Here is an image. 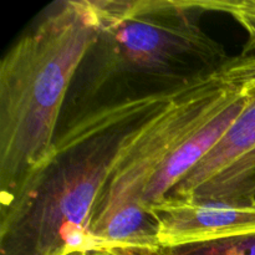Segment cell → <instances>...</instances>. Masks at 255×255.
<instances>
[{
  "label": "cell",
  "mask_w": 255,
  "mask_h": 255,
  "mask_svg": "<svg viewBox=\"0 0 255 255\" xmlns=\"http://www.w3.org/2000/svg\"><path fill=\"white\" fill-rule=\"evenodd\" d=\"M149 216L162 248L217 241L255 232V206L239 207L166 197Z\"/></svg>",
  "instance_id": "5"
},
{
  "label": "cell",
  "mask_w": 255,
  "mask_h": 255,
  "mask_svg": "<svg viewBox=\"0 0 255 255\" xmlns=\"http://www.w3.org/2000/svg\"><path fill=\"white\" fill-rule=\"evenodd\" d=\"M163 249L167 255H255V232Z\"/></svg>",
  "instance_id": "8"
},
{
  "label": "cell",
  "mask_w": 255,
  "mask_h": 255,
  "mask_svg": "<svg viewBox=\"0 0 255 255\" xmlns=\"http://www.w3.org/2000/svg\"><path fill=\"white\" fill-rule=\"evenodd\" d=\"M182 90L97 107L61 125L44 163L0 203V255L99 249L90 224L100 194L122 157Z\"/></svg>",
  "instance_id": "1"
},
{
  "label": "cell",
  "mask_w": 255,
  "mask_h": 255,
  "mask_svg": "<svg viewBox=\"0 0 255 255\" xmlns=\"http://www.w3.org/2000/svg\"><path fill=\"white\" fill-rule=\"evenodd\" d=\"M206 11L214 10L233 16L248 34V42L243 51L255 54V0H229V1H199Z\"/></svg>",
  "instance_id": "9"
},
{
  "label": "cell",
  "mask_w": 255,
  "mask_h": 255,
  "mask_svg": "<svg viewBox=\"0 0 255 255\" xmlns=\"http://www.w3.org/2000/svg\"><path fill=\"white\" fill-rule=\"evenodd\" d=\"M96 4L101 30L75 75L60 126L97 107L174 94L228 61L224 47L199 26L206 10L197 0Z\"/></svg>",
  "instance_id": "2"
},
{
  "label": "cell",
  "mask_w": 255,
  "mask_h": 255,
  "mask_svg": "<svg viewBox=\"0 0 255 255\" xmlns=\"http://www.w3.org/2000/svg\"><path fill=\"white\" fill-rule=\"evenodd\" d=\"M101 30L96 0L47 5L0 64V203L49 156L77 70Z\"/></svg>",
  "instance_id": "3"
},
{
  "label": "cell",
  "mask_w": 255,
  "mask_h": 255,
  "mask_svg": "<svg viewBox=\"0 0 255 255\" xmlns=\"http://www.w3.org/2000/svg\"><path fill=\"white\" fill-rule=\"evenodd\" d=\"M253 151H255V90L252 91L249 105L223 138L166 197L187 198L194 189L213 178L232 162Z\"/></svg>",
  "instance_id": "7"
},
{
  "label": "cell",
  "mask_w": 255,
  "mask_h": 255,
  "mask_svg": "<svg viewBox=\"0 0 255 255\" xmlns=\"http://www.w3.org/2000/svg\"><path fill=\"white\" fill-rule=\"evenodd\" d=\"M244 91L248 90L221 69L182 90L149 125L119 162L95 204L90 231L100 248L159 247L156 223L141 206L147 186L174 149Z\"/></svg>",
  "instance_id": "4"
},
{
  "label": "cell",
  "mask_w": 255,
  "mask_h": 255,
  "mask_svg": "<svg viewBox=\"0 0 255 255\" xmlns=\"http://www.w3.org/2000/svg\"><path fill=\"white\" fill-rule=\"evenodd\" d=\"M252 99V91H244L219 112L208 124L192 134L161 164L152 177L142 198L141 206L148 213L153 204L161 202L177 183L182 181L223 138L232 125L246 110ZM149 214V213H148Z\"/></svg>",
  "instance_id": "6"
},
{
  "label": "cell",
  "mask_w": 255,
  "mask_h": 255,
  "mask_svg": "<svg viewBox=\"0 0 255 255\" xmlns=\"http://www.w3.org/2000/svg\"><path fill=\"white\" fill-rule=\"evenodd\" d=\"M70 255H167L162 247H134L120 246L99 248L92 251L77 252Z\"/></svg>",
  "instance_id": "10"
}]
</instances>
